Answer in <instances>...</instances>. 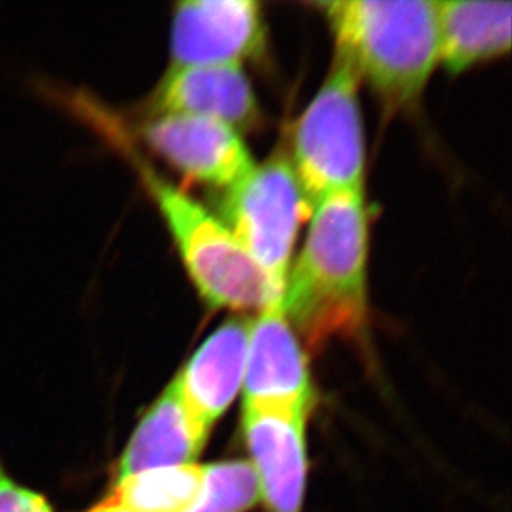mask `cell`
<instances>
[{
	"mask_svg": "<svg viewBox=\"0 0 512 512\" xmlns=\"http://www.w3.org/2000/svg\"><path fill=\"white\" fill-rule=\"evenodd\" d=\"M304 246L285 281L282 307L295 332L320 345L362 332L368 317L365 189L315 204Z\"/></svg>",
	"mask_w": 512,
	"mask_h": 512,
	"instance_id": "cell-1",
	"label": "cell"
},
{
	"mask_svg": "<svg viewBox=\"0 0 512 512\" xmlns=\"http://www.w3.org/2000/svg\"><path fill=\"white\" fill-rule=\"evenodd\" d=\"M335 39V55L388 107L415 105L440 65L436 2L335 0L319 4Z\"/></svg>",
	"mask_w": 512,
	"mask_h": 512,
	"instance_id": "cell-2",
	"label": "cell"
},
{
	"mask_svg": "<svg viewBox=\"0 0 512 512\" xmlns=\"http://www.w3.org/2000/svg\"><path fill=\"white\" fill-rule=\"evenodd\" d=\"M90 118L98 121L135 165L173 237L189 279L209 307L261 312L274 300L282 299L219 216L209 213L203 204L141 160L112 116L95 110Z\"/></svg>",
	"mask_w": 512,
	"mask_h": 512,
	"instance_id": "cell-3",
	"label": "cell"
},
{
	"mask_svg": "<svg viewBox=\"0 0 512 512\" xmlns=\"http://www.w3.org/2000/svg\"><path fill=\"white\" fill-rule=\"evenodd\" d=\"M360 82L335 55L329 77L295 126L290 163L310 209L332 194L365 189Z\"/></svg>",
	"mask_w": 512,
	"mask_h": 512,
	"instance_id": "cell-4",
	"label": "cell"
},
{
	"mask_svg": "<svg viewBox=\"0 0 512 512\" xmlns=\"http://www.w3.org/2000/svg\"><path fill=\"white\" fill-rule=\"evenodd\" d=\"M307 211L309 204L284 155L254 166L246 178L224 191L219 204L221 221L281 295Z\"/></svg>",
	"mask_w": 512,
	"mask_h": 512,
	"instance_id": "cell-5",
	"label": "cell"
},
{
	"mask_svg": "<svg viewBox=\"0 0 512 512\" xmlns=\"http://www.w3.org/2000/svg\"><path fill=\"white\" fill-rule=\"evenodd\" d=\"M267 27L256 0H188L171 22V67L242 65L266 49Z\"/></svg>",
	"mask_w": 512,
	"mask_h": 512,
	"instance_id": "cell-6",
	"label": "cell"
},
{
	"mask_svg": "<svg viewBox=\"0 0 512 512\" xmlns=\"http://www.w3.org/2000/svg\"><path fill=\"white\" fill-rule=\"evenodd\" d=\"M140 133L161 160L194 183L211 188L226 191L256 166L241 133L219 121L155 115L141 126Z\"/></svg>",
	"mask_w": 512,
	"mask_h": 512,
	"instance_id": "cell-7",
	"label": "cell"
},
{
	"mask_svg": "<svg viewBox=\"0 0 512 512\" xmlns=\"http://www.w3.org/2000/svg\"><path fill=\"white\" fill-rule=\"evenodd\" d=\"M305 411L287 406L244 405L251 466L269 512H300L307 481Z\"/></svg>",
	"mask_w": 512,
	"mask_h": 512,
	"instance_id": "cell-8",
	"label": "cell"
},
{
	"mask_svg": "<svg viewBox=\"0 0 512 512\" xmlns=\"http://www.w3.org/2000/svg\"><path fill=\"white\" fill-rule=\"evenodd\" d=\"M244 405L287 406L309 413L315 392L309 362L282 299L251 320L244 372Z\"/></svg>",
	"mask_w": 512,
	"mask_h": 512,
	"instance_id": "cell-9",
	"label": "cell"
},
{
	"mask_svg": "<svg viewBox=\"0 0 512 512\" xmlns=\"http://www.w3.org/2000/svg\"><path fill=\"white\" fill-rule=\"evenodd\" d=\"M148 112L208 118L239 133L261 123V108L242 65L171 67L151 95Z\"/></svg>",
	"mask_w": 512,
	"mask_h": 512,
	"instance_id": "cell-10",
	"label": "cell"
},
{
	"mask_svg": "<svg viewBox=\"0 0 512 512\" xmlns=\"http://www.w3.org/2000/svg\"><path fill=\"white\" fill-rule=\"evenodd\" d=\"M251 320L229 319L199 345L173 383L189 410L213 426L241 390Z\"/></svg>",
	"mask_w": 512,
	"mask_h": 512,
	"instance_id": "cell-11",
	"label": "cell"
},
{
	"mask_svg": "<svg viewBox=\"0 0 512 512\" xmlns=\"http://www.w3.org/2000/svg\"><path fill=\"white\" fill-rule=\"evenodd\" d=\"M209 428L171 382L133 431L116 464L115 481L146 469L193 464L208 441Z\"/></svg>",
	"mask_w": 512,
	"mask_h": 512,
	"instance_id": "cell-12",
	"label": "cell"
},
{
	"mask_svg": "<svg viewBox=\"0 0 512 512\" xmlns=\"http://www.w3.org/2000/svg\"><path fill=\"white\" fill-rule=\"evenodd\" d=\"M440 63L451 73L508 54L511 2L443 0L436 2Z\"/></svg>",
	"mask_w": 512,
	"mask_h": 512,
	"instance_id": "cell-13",
	"label": "cell"
},
{
	"mask_svg": "<svg viewBox=\"0 0 512 512\" xmlns=\"http://www.w3.org/2000/svg\"><path fill=\"white\" fill-rule=\"evenodd\" d=\"M204 469L196 464L146 469L115 481L108 498L131 512H189L203 491Z\"/></svg>",
	"mask_w": 512,
	"mask_h": 512,
	"instance_id": "cell-14",
	"label": "cell"
},
{
	"mask_svg": "<svg viewBox=\"0 0 512 512\" xmlns=\"http://www.w3.org/2000/svg\"><path fill=\"white\" fill-rule=\"evenodd\" d=\"M203 491L189 512H246L259 501L251 463L229 461L203 466Z\"/></svg>",
	"mask_w": 512,
	"mask_h": 512,
	"instance_id": "cell-15",
	"label": "cell"
},
{
	"mask_svg": "<svg viewBox=\"0 0 512 512\" xmlns=\"http://www.w3.org/2000/svg\"><path fill=\"white\" fill-rule=\"evenodd\" d=\"M0 512H54L44 494L15 483L0 464Z\"/></svg>",
	"mask_w": 512,
	"mask_h": 512,
	"instance_id": "cell-16",
	"label": "cell"
},
{
	"mask_svg": "<svg viewBox=\"0 0 512 512\" xmlns=\"http://www.w3.org/2000/svg\"><path fill=\"white\" fill-rule=\"evenodd\" d=\"M88 512H131L128 509L123 508L120 504L115 503L112 499L107 498L103 503L97 504L95 508L90 509Z\"/></svg>",
	"mask_w": 512,
	"mask_h": 512,
	"instance_id": "cell-17",
	"label": "cell"
}]
</instances>
